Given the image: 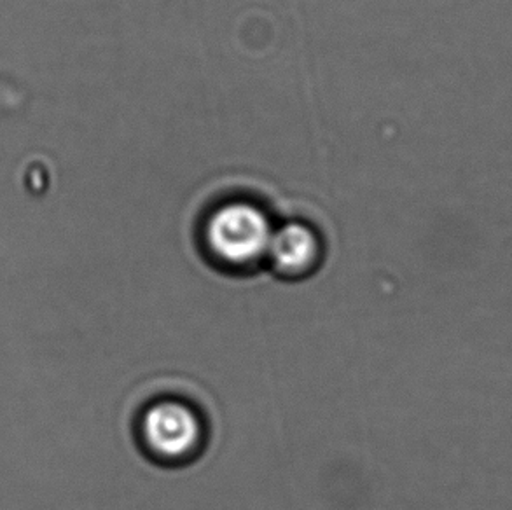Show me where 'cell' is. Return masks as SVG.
<instances>
[{
    "label": "cell",
    "instance_id": "cell-1",
    "mask_svg": "<svg viewBox=\"0 0 512 510\" xmlns=\"http://www.w3.org/2000/svg\"><path fill=\"white\" fill-rule=\"evenodd\" d=\"M271 228L261 208L243 201L217 208L207 224V242L217 259L231 266H249L270 250Z\"/></svg>",
    "mask_w": 512,
    "mask_h": 510
},
{
    "label": "cell",
    "instance_id": "cell-2",
    "mask_svg": "<svg viewBox=\"0 0 512 510\" xmlns=\"http://www.w3.org/2000/svg\"><path fill=\"white\" fill-rule=\"evenodd\" d=\"M144 439L163 458H184L200 446L201 423L182 402H158L144 416Z\"/></svg>",
    "mask_w": 512,
    "mask_h": 510
},
{
    "label": "cell",
    "instance_id": "cell-3",
    "mask_svg": "<svg viewBox=\"0 0 512 510\" xmlns=\"http://www.w3.org/2000/svg\"><path fill=\"white\" fill-rule=\"evenodd\" d=\"M319 254V238L305 224L291 222L273 231L268 255L278 273L285 276L305 275L312 271Z\"/></svg>",
    "mask_w": 512,
    "mask_h": 510
}]
</instances>
